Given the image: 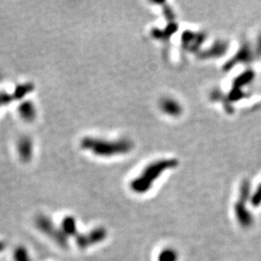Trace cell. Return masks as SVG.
I'll return each instance as SVG.
<instances>
[{"label":"cell","instance_id":"obj_1","mask_svg":"<svg viewBox=\"0 0 261 261\" xmlns=\"http://www.w3.org/2000/svg\"><path fill=\"white\" fill-rule=\"evenodd\" d=\"M175 165V161L171 160H164L156 162L150 164L146 169H144L143 173L136 178L131 183V189L136 193H144L147 192L151 187L152 183L158 179L159 175L162 174L164 169L172 167Z\"/></svg>","mask_w":261,"mask_h":261},{"label":"cell","instance_id":"obj_2","mask_svg":"<svg viewBox=\"0 0 261 261\" xmlns=\"http://www.w3.org/2000/svg\"><path fill=\"white\" fill-rule=\"evenodd\" d=\"M37 228L48 235L52 241H54L58 246L62 248L68 247V237L64 234V232L57 228L53 223L47 216H38L35 221Z\"/></svg>","mask_w":261,"mask_h":261},{"label":"cell","instance_id":"obj_3","mask_svg":"<svg viewBox=\"0 0 261 261\" xmlns=\"http://www.w3.org/2000/svg\"><path fill=\"white\" fill-rule=\"evenodd\" d=\"M84 147L87 149L92 150L94 153L99 155H105L109 156L108 154H115V153H121L126 152L129 150L130 143L119 141V142H106L101 140H93V139H87L84 140Z\"/></svg>","mask_w":261,"mask_h":261},{"label":"cell","instance_id":"obj_4","mask_svg":"<svg viewBox=\"0 0 261 261\" xmlns=\"http://www.w3.org/2000/svg\"><path fill=\"white\" fill-rule=\"evenodd\" d=\"M249 196H250V185L248 182H245L241 187L239 200L237 201L234 207L236 219L239 222L240 226L243 228H250L254 223L253 216L246 206V202Z\"/></svg>","mask_w":261,"mask_h":261},{"label":"cell","instance_id":"obj_5","mask_svg":"<svg viewBox=\"0 0 261 261\" xmlns=\"http://www.w3.org/2000/svg\"><path fill=\"white\" fill-rule=\"evenodd\" d=\"M108 237V231L104 228H96L86 234H78L76 242L80 249L85 250L90 246L102 243Z\"/></svg>","mask_w":261,"mask_h":261},{"label":"cell","instance_id":"obj_6","mask_svg":"<svg viewBox=\"0 0 261 261\" xmlns=\"http://www.w3.org/2000/svg\"><path fill=\"white\" fill-rule=\"evenodd\" d=\"M162 111L171 116H178L182 114V107L172 98H164L161 103Z\"/></svg>","mask_w":261,"mask_h":261},{"label":"cell","instance_id":"obj_7","mask_svg":"<svg viewBox=\"0 0 261 261\" xmlns=\"http://www.w3.org/2000/svg\"><path fill=\"white\" fill-rule=\"evenodd\" d=\"M61 230L64 232V234L69 237V236H74L76 237L79 233L77 232V226H76V220L69 216L66 217L63 222H62V226H61Z\"/></svg>","mask_w":261,"mask_h":261},{"label":"cell","instance_id":"obj_8","mask_svg":"<svg viewBox=\"0 0 261 261\" xmlns=\"http://www.w3.org/2000/svg\"><path fill=\"white\" fill-rule=\"evenodd\" d=\"M227 49H228L227 42L219 41V42H217L216 44H214L212 46L209 52H206L208 54L205 55V57H218V56H221L222 53L226 52Z\"/></svg>","mask_w":261,"mask_h":261},{"label":"cell","instance_id":"obj_9","mask_svg":"<svg viewBox=\"0 0 261 261\" xmlns=\"http://www.w3.org/2000/svg\"><path fill=\"white\" fill-rule=\"evenodd\" d=\"M178 261V253L170 248L163 250L159 256L158 261Z\"/></svg>","mask_w":261,"mask_h":261},{"label":"cell","instance_id":"obj_10","mask_svg":"<svg viewBox=\"0 0 261 261\" xmlns=\"http://www.w3.org/2000/svg\"><path fill=\"white\" fill-rule=\"evenodd\" d=\"M14 261H32L31 257L23 246H18L14 252Z\"/></svg>","mask_w":261,"mask_h":261},{"label":"cell","instance_id":"obj_11","mask_svg":"<svg viewBox=\"0 0 261 261\" xmlns=\"http://www.w3.org/2000/svg\"><path fill=\"white\" fill-rule=\"evenodd\" d=\"M30 150H31V145L29 143L28 140H22L19 144V153H20V156L22 157H26V159L29 158L30 156Z\"/></svg>","mask_w":261,"mask_h":261},{"label":"cell","instance_id":"obj_12","mask_svg":"<svg viewBox=\"0 0 261 261\" xmlns=\"http://www.w3.org/2000/svg\"><path fill=\"white\" fill-rule=\"evenodd\" d=\"M6 248V243L4 241H0V253L3 252Z\"/></svg>","mask_w":261,"mask_h":261}]
</instances>
